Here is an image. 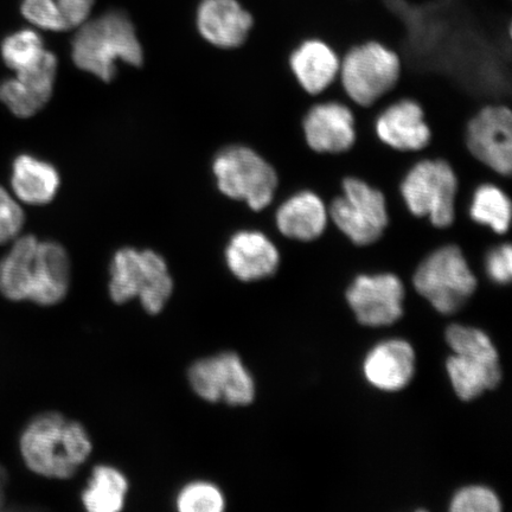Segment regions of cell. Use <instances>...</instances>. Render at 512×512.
<instances>
[{
	"label": "cell",
	"mask_w": 512,
	"mask_h": 512,
	"mask_svg": "<svg viewBox=\"0 0 512 512\" xmlns=\"http://www.w3.org/2000/svg\"><path fill=\"white\" fill-rule=\"evenodd\" d=\"M14 241L9 253L0 260V293L12 302L60 304L67 297L72 278L66 249L34 235Z\"/></svg>",
	"instance_id": "cell-1"
},
{
	"label": "cell",
	"mask_w": 512,
	"mask_h": 512,
	"mask_svg": "<svg viewBox=\"0 0 512 512\" xmlns=\"http://www.w3.org/2000/svg\"><path fill=\"white\" fill-rule=\"evenodd\" d=\"M22 458L31 472L49 479L72 478L93 451L91 435L80 422L57 412L36 416L19 441Z\"/></svg>",
	"instance_id": "cell-2"
},
{
	"label": "cell",
	"mask_w": 512,
	"mask_h": 512,
	"mask_svg": "<svg viewBox=\"0 0 512 512\" xmlns=\"http://www.w3.org/2000/svg\"><path fill=\"white\" fill-rule=\"evenodd\" d=\"M72 57L87 73L110 82L117 74V62L142 66L143 48L136 29L124 12L111 11L79 27L72 43Z\"/></svg>",
	"instance_id": "cell-3"
},
{
	"label": "cell",
	"mask_w": 512,
	"mask_h": 512,
	"mask_svg": "<svg viewBox=\"0 0 512 512\" xmlns=\"http://www.w3.org/2000/svg\"><path fill=\"white\" fill-rule=\"evenodd\" d=\"M174 292V280L163 256L145 249H119L110 267L108 293L112 302L123 305L138 299L149 315H159Z\"/></svg>",
	"instance_id": "cell-4"
},
{
	"label": "cell",
	"mask_w": 512,
	"mask_h": 512,
	"mask_svg": "<svg viewBox=\"0 0 512 512\" xmlns=\"http://www.w3.org/2000/svg\"><path fill=\"white\" fill-rule=\"evenodd\" d=\"M400 55L379 41L355 44L341 57L338 81L352 104L369 108L398 87Z\"/></svg>",
	"instance_id": "cell-5"
},
{
	"label": "cell",
	"mask_w": 512,
	"mask_h": 512,
	"mask_svg": "<svg viewBox=\"0 0 512 512\" xmlns=\"http://www.w3.org/2000/svg\"><path fill=\"white\" fill-rule=\"evenodd\" d=\"M415 290L443 315H451L462 307L477 288L464 249L448 242L428 252L413 275Z\"/></svg>",
	"instance_id": "cell-6"
},
{
	"label": "cell",
	"mask_w": 512,
	"mask_h": 512,
	"mask_svg": "<svg viewBox=\"0 0 512 512\" xmlns=\"http://www.w3.org/2000/svg\"><path fill=\"white\" fill-rule=\"evenodd\" d=\"M213 170L223 195L245 203L254 213L274 206L279 188L278 172L253 147H226L216 156Z\"/></svg>",
	"instance_id": "cell-7"
},
{
	"label": "cell",
	"mask_w": 512,
	"mask_h": 512,
	"mask_svg": "<svg viewBox=\"0 0 512 512\" xmlns=\"http://www.w3.org/2000/svg\"><path fill=\"white\" fill-rule=\"evenodd\" d=\"M399 190L409 213L435 228H448L456 221L459 181L447 160L419 159L403 176Z\"/></svg>",
	"instance_id": "cell-8"
},
{
	"label": "cell",
	"mask_w": 512,
	"mask_h": 512,
	"mask_svg": "<svg viewBox=\"0 0 512 512\" xmlns=\"http://www.w3.org/2000/svg\"><path fill=\"white\" fill-rule=\"evenodd\" d=\"M329 219L352 245L379 241L388 227V202L383 191L358 177H345L342 194L328 203Z\"/></svg>",
	"instance_id": "cell-9"
},
{
	"label": "cell",
	"mask_w": 512,
	"mask_h": 512,
	"mask_svg": "<svg viewBox=\"0 0 512 512\" xmlns=\"http://www.w3.org/2000/svg\"><path fill=\"white\" fill-rule=\"evenodd\" d=\"M188 380L194 393L210 403L248 406L255 399V382L235 352H221L191 364Z\"/></svg>",
	"instance_id": "cell-10"
},
{
	"label": "cell",
	"mask_w": 512,
	"mask_h": 512,
	"mask_svg": "<svg viewBox=\"0 0 512 512\" xmlns=\"http://www.w3.org/2000/svg\"><path fill=\"white\" fill-rule=\"evenodd\" d=\"M465 145L470 155L503 178H512L511 106L488 104L467 121Z\"/></svg>",
	"instance_id": "cell-11"
},
{
	"label": "cell",
	"mask_w": 512,
	"mask_h": 512,
	"mask_svg": "<svg viewBox=\"0 0 512 512\" xmlns=\"http://www.w3.org/2000/svg\"><path fill=\"white\" fill-rule=\"evenodd\" d=\"M405 286L393 273L361 274L347 291L348 303L363 325L387 326L402 316Z\"/></svg>",
	"instance_id": "cell-12"
},
{
	"label": "cell",
	"mask_w": 512,
	"mask_h": 512,
	"mask_svg": "<svg viewBox=\"0 0 512 512\" xmlns=\"http://www.w3.org/2000/svg\"><path fill=\"white\" fill-rule=\"evenodd\" d=\"M348 102L324 100L313 104L303 118L307 146L320 155H339L355 145L356 117Z\"/></svg>",
	"instance_id": "cell-13"
},
{
	"label": "cell",
	"mask_w": 512,
	"mask_h": 512,
	"mask_svg": "<svg viewBox=\"0 0 512 512\" xmlns=\"http://www.w3.org/2000/svg\"><path fill=\"white\" fill-rule=\"evenodd\" d=\"M374 130L381 142L395 151L421 152L432 140L424 108L412 98L389 102L377 113Z\"/></svg>",
	"instance_id": "cell-14"
},
{
	"label": "cell",
	"mask_w": 512,
	"mask_h": 512,
	"mask_svg": "<svg viewBox=\"0 0 512 512\" xmlns=\"http://www.w3.org/2000/svg\"><path fill=\"white\" fill-rule=\"evenodd\" d=\"M56 73L57 57L50 51L41 63L0 82V102L17 118L34 117L53 95Z\"/></svg>",
	"instance_id": "cell-15"
},
{
	"label": "cell",
	"mask_w": 512,
	"mask_h": 512,
	"mask_svg": "<svg viewBox=\"0 0 512 512\" xmlns=\"http://www.w3.org/2000/svg\"><path fill=\"white\" fill-rule=\"evenodd\" d=\"M273 220L280 236L302 243L318 240L330 223L328 206L309 189L293 192L275 204Z\"/></svg>",
	"instance_id": "cell-16"
},
{
	"label": "cell",
	"mask_w": 512,
	"mask_h": 512,
	"mask_svg": "<svg viewBox=\"0 0 512 512\" xmlns=\"http://www.w3.org/2000/svg\"><path fill=\"white\" fill-rule=\"evenodd\" d=\"M230 273L243 283L265 280L278 272L281 254L275 242L261 230L246 229L234 234L226 248Z\"/></svg>",
	"instance_id": "cell-17"
},
{
	"label": "cell",
	"mask_w": 512,
	"mask_h": 512,
	"mask_svg": "<svg viewBox=\"0 0 512 512\" xmlns=\"http://www.w3.org/2000/svg\"><path fill=\"white\" fill-rule=\"evenodd\" d=\"M254 18L238 0H203L197 28L204 40L222 49L240 48L248 40Z\"/></svg>",
	"instance_id": "cell-18"
},
{
	"label": "cell",
	"mask_w": 512,
	"mask_h": 512,
	"mask_svg": "<svg viewBox=\"0 0 512 512\" xmlns=\"http://www.w3.org/2000/svg\"><path fill=\"white\" fill-rule=\"evenodd\" d=\"M288 67L307 94L319 96L338 80L341 57L322 38L309 37L291 51Z\"/></svg>",
	"instance_id": "cell-19"
},
{
	"label": "cell",
	"mask_w": 512,
	"mask_h": 512,
	"mask_svg": "<svg viewBox=\"0 0 512 512\" xmlns=\"http://www.w3.org/2000/svg\"><path fill=\"white\" fill-rule=\"evenodd\" d=\"M371 386L384 392H396L407 386L415 371V352L403 339H389L371 349L363 364Z\"/></svg>",
	"instance_id": "cell-20"
},
{
	"label": "cell",
	"mask_w": 512,
	"mask_h": 512,
	"mask_svg": "<svg viewBox=\"0 0 512 512\" xmlns=\"http://www.w3.org/2000/svg\"><path fill=\"white\" fill-rule=\"evenodd\" d=\"M60 175L53 165L30 155H21L12 164L11 188L19 202L46 206L60 188Z\"/></svg>",
	"instance_id": "cell-21"
},
{
	"label": "cell",
	"mask_w": 512,
	"mask_h": 512,
	"mask_svg": "<svg viewBox=\"0 0 512 512\" xmlns=\"http://www.w3.org/2000/svg\"><path fill=\"white\" fill-rule=\"evenodd\" d=\"M93 5L94 0H23L21 11L34 27L62 32L85 23Z\"/></svg>",
	"instance_id": "cell-22"
},
{
	"label": "cell",
	"mask_w": 512,
	"mask_h": 512,
	"mask_svg": "<svg viewBox=\"0 0 512 512\" xmlns=\"http://www.w3.org/2000/svg\"><path fill=\"white\" fill-rule=\"evenodd\" d=\"M446 367L454 392L464 401L478 398L485 390L496 388L502 380L499 361L454 354L448 358Z\"/></svg>",
	"instance_id": "cell-23"
},
{
	"label": "cell",
	"mask_w": 512,
	"mask_h": 512,
	"mask_svg": "<svg viewBox=\"0 0 512 512\" xmlns=\"http://www.w3.org/2000/svg\"><path fill=\"white\" fill-rule=\"evenodd\" d=\"M467 216L478 226L507 236L512 219V195L494 182L480 183L472 191Z\"/></svg>",
	"instance_id": "cell-24"
},
{
	"label": "cell",
	"mask_w": 512,
	"mask_h": 512,
	"mask_svg": "<svg viewBox=\"0 0 512 512\" xmlns=\"http://www.w3.org/2000/svg\"><path fill=\"white\" fill-rule=\"evenodd\" d=\"M128 480L123 472L111 465L95 466L81 501L89 512H119L124 509Z\"/></svg>",
	"instance_id": "cell-25"
},
{
	"label": "cell",
	"mask_w": 512,
	"mask_h": 512,
	"mask_svg": "<svg viewBox=\"0 0 512 512\" xmlns=\"http://www.w3.org/2000/svg\"><path fill=\"white\" fill-rule=\"evenodd\" d=\"M50 53L44 47L43 38L36 30L23 29L4 38L0 46V55L5 66L15 73L29 69L41 63Z\"/></svg>",
	"instance_id": "cell-26"
},
{
	"label": "cell",
	"mask_w": 512,
	"mask_h": 512,
	"mask_svg": "<svg viewBox=\"0 0 512 512\" xmlns=\"http://www.w3.org/2000/svg\"><path fill=\"white\" fill-rule=\"evenodd\" d=\"M446 341L456 355L499 361L494 343L478 329L452 325L446 331Z\"/></svg>",
	"instance_id": "cell-27"
},
{
	"label": "cell",
	"mask_w": 512,
	"mask_h": 512,
	"mask_svg": "<svg viewBox=\"0 0 512 512\" xmlns=\"http://www.w3.org/2000/svg\"><path fill=\"white\" fill-rule=\"evenodd\" d=\"M176 507L181 512H221L226 508V499L219 486L197 480L178 492Z\"/></svg>",
	"instance_id": "cell-28"
},
{
	"label": "cell",
	"mask_w": 512,
	"mask_h": 512,
	"mask_svg": "<svg viewBox=\"0 0 512 512\" xmlns=\"http://www.w3.org/2000/svg\"><path fill=\"white\" fill-rule=\"evenodd\" d=\"M450 509L452 512H498L502 505L494 491L476 485L458 491Z\"/></svg>",
	"instance_id": "cell-29"
},
{
	"label": "cell",
	"mask_w": 512,
	"mask_h": 512,
	"mask_svg": "<svg viewBox=\"0 0 512 512\" xmlns=\"http://www.w3.org/2000/svg\"><path fill=\"white\" fill-rule=\"evenodd\" d=\"M24 222V211L17 198L0 185V245L17 239Z\"/></svg>",
	"instance_id": "cell-30"
},
{
	"label": "cell",
	"mask_w": 512,
	"mask_h": 512,
	"mask_svg": "<svg viewBox=\"0 0 512 512\" xmlns=\"http://www.w3.org/2000/svg\"><path fill=\"white\" fill-rule=\"evenodd\" d=\"M484 270L498 285L509 284L512 278V247L509 241L491 245L484 255Z\"/></svg>",
	"instance_id": "cell-31"
},
{
	"label": "cell",
	"mask_w": 512,
	"mask_h": 512,
	"mask_svg": "<svg viewBox=\"0 0 512 512\" xmlns=\"http://www.w3.org/2000/svg\"><path fill=\"white\" fill-rule=\"evenodd\" d=\"M8 483V475H6L5 470L2 466H0V509L3 508L5 503V486Z\"/></svg>",
	"instance_id": "cell-32"
},
{
	"label": "cell",
	"mask_w": 512,
	"mask_h": 512,
	"mask_svg": "<svg viewBox=\"0 0 512 512\" xmlns=\"http://www.w3.org/2000/svg\"><path fill=\"white\" fill-rule=\"evenodd\" d=\"M364 133H375V131H371V132H360V133H357V134H364ZM415 153H416V155H418L419 159H421V158H422V157H421V153H420V152H415ZM415 163H416V162H415ZM409 169H411V168H409ZM400 197H401V196L399 195L398 197L390 198V200H388V198H387V201H395V200H399V198H400Z\"/></svg>",
	"instance_id": "cell-33"
},
{
	"label": "cell",
	"mask_w": 512,
	"mask_h": 512,
	"mask_svg": "<svg viewBox=\"0 0 512 512\" xmlns=\"http://www.w3.org/2000/svg\"><path fill=\"white\" fill-rule=\"evenodd\" d=\"M366 131H375V130H366ZM360 132H363V131H360ZM421 153H422V151H421ZM422 157H424V153H422ZM421 159H422V158H421ZM400 200H402V198H400ZM400 200H398V201H400ZM398 201H394V202H398ZM387 202H388V201H387ZM388 203H393V202H388Z\"/></svg>",
	"instance_id": "cell-34"
},
{
	"label": "cell",
	"mask_w": 512,
	"mask_h": 512,
	"mask_svg": "<svg viewBox=\"0 0 512 512\" xmlns=\"http://www.w3.org/2000/svg\"><path fill=\"white\" fill-rule=\"evenodd\" d=\"M363 132H371V131H363ZM357 133H360V132H357ZM420 153H421V152H420ZM421 157H422V153H421ZM422 158H424V157H422ZM400 196H401V195H400ZM400 198H401V197H400ZM400 198H399V200H400ZM395 201H398V200H395ZM388 202H394V201H388Z\"/></svg>",
	"instance_id": "cell-35"
}]
</instances>
